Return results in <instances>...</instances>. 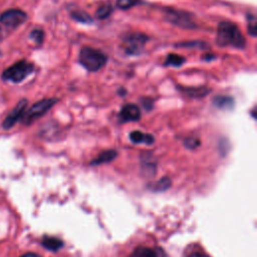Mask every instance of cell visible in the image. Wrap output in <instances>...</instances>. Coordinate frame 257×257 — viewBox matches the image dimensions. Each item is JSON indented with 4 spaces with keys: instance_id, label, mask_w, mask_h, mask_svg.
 <instances>
[{
    "instance_id": "obj_1",
    "label": "cell",
    "mask_w": 257,
    "mask_h": 257,
    "mask_svg": "<svg viewBox=\"0 0 257 257\" xmlns=\"http://www.w3.org/2000/svg\"><path fill=\"white\" fill-rule=\"evenodd\" d=\"M216 43L220 47L244 49L246 46V39L237 24L231 21H222L217 27Z\"/></svg>"
},
{
    "instance_id": "obj_2",
    "label": "cell",
    "mask_w": 257,
    "mask_h": 257,
    "mask_svg": "<svg viewBox=\"0 0 257 257\" xmlns=\"http://www.w3.org/2000/svg\"><path fill=\"white\" fill-rule=\"evenodd\" d=\"M78 62L85 70L96 72L106 64L107 56L99 49L84 46L79 50Z\"/></svg>"
},
{
    "instance_id": "obj_3",
    "label": "cell",
    "mask_w": 257,
    "mask_h": 257,
    "mask_svg": "<svg viewBox=\"0 0 257 257\" xmlns=\"http://www.w3.org/2000/svg\"><path fill=\"white\" fill-rule=\"evenodd\" d=\"M149 37L141 32L126 33L121 38V46L126 55L136 56L144 52Z\"/></svg>"
},
{
    "instance_id": "obj_4",
    "label": "cell",
    "mask_w": 257,
    "mask_h": 257,
    "mask_svg": "<svg viewBox=\"0 0 257 257\" xmlns=\"http://www.w3.org/2000/svg\"><path fill=\"white\" fill-rule=\"evenodd\" d=\"M164 17L168 22L180 28H183V29L197 28V23L194 20V15L188 11L167 7L166 9H164Z\"/></svg>"
},
{
    "instance_id": "obj_5",
    "label": "cell",
    "mask_w": 257,
    "mask_h": 257,
    "mask_svg": "<svg viewBox=\"0 0 257 257\" xmlns=\"http://www.w3.org/2000/svg\"><path fill=\"white\" fill-rule=\"evenodd\" d=\"M34 70V65L26 60H20L5 69L2 73V78L5 81L19 83L29 76Z\"/></svg>"
},
{
    "instance_id": "obj_6",
    "label": "cell",
    "mask_w": 257,
    "mask_h": 257,
    "mask_svg": "<svg viewBox=\"0 0 257 257\" xmlns=\"http://www.w3.org/2000/svg\"><path fill=\"white\" fill-rule=\"evenodd\" d=\"M57 101H58L57 98L51 97V98H44L35 102L30 108H28V110H25L21 118L22 122L26 125H29L30 123H32L33 121H35L36 119L44 115L48 110H50L52 106L56 104Z\"/></svg>"
},
{
    "instance_id": "obj_7",
    "label": "cell",
    "mask_w": 257,
    "mask_h": 257,
    "mask_svg": "<svg viewBox=\"0 0 257 257\" xmlns=\"http://www.w3.org/2000/svg\"><path fill=\"white\" fill-rule=\"evenodd\" d=\"M27 20V14L20 9H8L0 15V22L7 27L16 28Z\"/></svg>"
},
{
    "instance_id": "obj_8",
    "label": "cell",
    "mask_w": 257,
    "mask_h": 257,
    "mask_svg": "<svg viewBox=\"0 0 257 257\" xmlns=\"http://www.w3.org/2000/svg\"><path fill=\"white\" fill-rule=\"evenodd\" d=\"M28 104V100L26 98H22L21 100L18 101V103L16 104V106L7 114V116L5 117V119L2 122V126L5 130H9L11 128L19 119L22 118L26 106Z\"/></svg>"
},
{
    "instance_id": "obj_9",
    "label": "cell",
    "mask_w": 257,
    "mask_h": 257,
    "mask_svg": "<svg viewBox=\"0 0 257 257\" xmlns=\"http://www.w3.org/2000/svg\"><path fill=\"white\" fill-rule=\"evenodd\" d=\"M141 115V109L137 104L126 103L120 108L118 112V119L121 123L128 121H138L140 120Z\"/></svg>"
},
{
    "instance_id": "obj_10",
    "label": "cell",
    "mask_w": 257,
    "mask_h": 257,
    "mask_svg": "<svg viewBox=\"0 0 257 257\" xmlns=\"http://www.w3.org/2000/svg\"><path fill=\"white\" fill-rule=\"evenodd\" d=\"M130 257H167L164 249L160 247L150 248L146 246L137 247Z\"/></svg>"
},
{
    "instance_id": "obj_11",
    "label": "cell",
    "mask_w": 257,
    "mask_h": 257,
    "mask_svg": "<svg viewBox=\"0 0 257 257\" xmlns=\"http://www.w3.org/2000/svg\"><path fill=\"white\" fill-rule=\"evenodd\" d=\"M215 107L221 110H232L235 105V100L230 95H216L212 99Z\"/></svg>"
},
{
    "instance_id": "obj_12",
    "label": "cell",
    "mask_w": 257,
    "mask_h": 257,
    "mask_svg": "<svg viewBox=\"0 0 257 257\" xmlns=\"http://www.w3.org/2000/svg\"><path fill=\"white\" fill-rule=\"evenodd\" d=\"M118 153L117 151L110 149V150H105L103 152H101L96 158H94L92 161H90L89 165L90 166H99L102 164H108L110 162H112L113 160L116 159Z\"/></svg>"
},
{
    "instance_id": "obj_13",
    "label": "cell",
    "mask_w": 257,
    "mask_h": 257,
    "mask_svg": "<svg viewBox=\"0 0 257 257\" xmlns=\"http://www.w3.org/2000/svg\"><path fill=\"white\" fill-rule=\"evenodd\" d=\"M178 89L184 93L185 95L192 97V98H201L205 97L209 92L210 89L205 86H198V87H187V86H181L178 85Z\"/></svg>"
},
{
    "instance_id": "obj_14",
    "label": "cell",
    "mask_w": 257,
    "mask_h": 257,
    "mask_svg": "<svg viewBox=\"0 0 257 257\" xmlns=\"http://www.w3.org/2000/svg\"><path fill=\"white\" fill-rule=\"evenodd\" d=\"M41 245L51 252H57L64 246V242L57 237L45 235L41 240Z\"/></svg>"
},
{
    "instance_id": "obj_15",
    "label": "cell",
    "mask_w": 257,
    "mask_h": 257,
    "mask_svg": "<svg viewBox=\"0 0 257 257\" xmlns=\"http://www.w3.org/2000/svg\"><path fill=\"white\" fill-rule=\"evenodd\" d=\"M130 140L134 144H145L151 146L155 142L154 136L151 134H144L141 131H133L130 134Z\"/></svg>"
},
{
    "instance_id": "obj_16",
    "label": "cell",
    "mask_w": 257,
    "mask_h": 257,
    "mask_svg": "<svg viewBox=\"0 0 257 257\" xmlns=\"http://www.w3.org/2000/svg\"><path fill=\"white\" fill-rule=\"evenodd\" d=\"M70 16L73 20H75L76 22L79 23H83V24H91L93 22V18L84 10H72L70 13Z\"/></svg>"
},
{
    "instance_id": "obj_17",
    "label": "cell",
    "mask_w": 257,
    "mask_h": 257,
    "mask_svg": "<svg viewBox=\"0 0 257 257\" xmlns=\"http://www.w3.org/2000/svg\"><path fill=\"white\" fill-rule=\"evenodd\" d=\"M186 62V58L176 54V53H170L167 55L166 60L164 62L165 66H174V67H179L182 66Z\"/></svg>"
},
{
    "instance_id": "obj_18",
    "label": "cell",
    "mask_w": 257,
    "mask_h": 257,
    "mask_svg": "<svg viewBox=\"0 0 257 257\" xmlns=\"http://www.w3.org/2000/svg\"><path fill=\"white\" fill-rule=\"evenodd\" d=\"M112 11H113V7H112L111 3L110 2H105L97 8V10L95 11V17L99 20L106 19L107 17L110 16Z\"/></svg>"
},
{
    "instance_id": "obj_19",
    "label": "cell",
    "mask_w": 257,
    "mask_h": 257,
    "mask_svg": "<svg viewBox=\"0 0 257 257\" xmlns=\"http://www.w3.org/2000/svg\"><path fill=\"white\" fill-rule=\"evenodd\" d=\"M172 186V181L168 177H163L155 184L152 185V190L154 192H165Z\"/></svg>"
},
{
    "instance_id": "obj_20",
    "label": "cell",
    "mask_w": 257,
    "mask_h": 257,
    "mask_svg": "<svg viewBox=\"0 0 257 257\" xmlns=\"http://www.w3.org/2000/svg\"><path fill=\"white\" fill-rule=\"evenodd\" d=\"M157 171V165L153 161H147L144 160L142 162V173L145 175V177H154L156 175Z\"/></svg>"
},
{
    "instance_id": "obj_21",
    "label": "cell",
    "mask_w": 257,
    "mask_h": 257,
    "mask_svg": "<svg viewBox=\"0 0 257 257\" xmlns=\"http://www.w3.org/2000/svg\"><path fill=\"white\" fill-rule=\"evenodd\" d=\"M247 20H248V25H247L248 33L252 37H256V34H257V19H256V15L254 13H249L247 15Z\"/></svg>"
},
{
    "instance_id": "obj_22",
    "label": "cell",
    "mask_w": 257,
    "mask_h": 257,
    "mask_svg": "<svg viewBox=\"0 0 257 257\" xmlns=\"http://www.w3.org/2000/svg\"><path fill=\"white\" fill-rule=\"evenodd\" d=\"M30 39L33 40L37 45H40L42 44L43 40H44V31L42 29H39V28H36V29H33L31 32H30V35H29Z\"/></svg>"
},
{
    "instance_id": "obj_23",
    "label": "cell",
    "mask_w": 257,
    "mask_h": 257,
    "mask_svg": "<svg viewBox=\"0 0 257 257\" xmlns=\"http://www.w3.org/2000/svg\"><path fill=\"white\" fill-rule=\"evenodd\" d=\"M141 0H117L116 1V7L121 10H127L137 4H139Z\"/></svg>"
},
{
    "instance_id": "obj_24",
    "label": "cell",
    "mask_w": 257,
    "mask_h": 257,
    "mask_svg": "<svg viewBox=\"0 0 257 257\" xmlns=\"http://www.w3.org/2000/svg\"><path fill=\"white\" fill-rule=\"evenodd\" d=\"M201 145V141L197 137H189L184 140V146L190 150L197 149Z\"/></svg>"
},
{
    "instance_id": "obj_25",
    "label": "cell",
    "mask_w": 257,
    "mask_h": 257,
    "mask_svg": "<svg viewBox=\"0 0 257 257\" xmlns=\"http://www.w3.org/2000/svg\"><path fill=\"white\" fill-rule=\"evenodd\" d=\"M177 46H182V47H187V48H192V47L198 46V48L202 49L205 46H207V44L205 42H202V41H190V42L179 43V44H177Z\"/></svg>"
},
{
    "instance_id": "obj_26",
    "label": "cell",
    "mask_w": 257,
    "mask_h": 257,
    "mask_svg": "<svg viewBox=\"0 0 257 257\" xmlns=\"http://www.w3.org/2000/svg\"><path fill=\"white\" fill-rule=\"evenodd\" d=\"M141 103L143 105V107L146 109V110H151L153 109L154 107V100L150 97H143L141 98Z\"/></svg>"
},
{
    "instance_id": "obj_27",
    "label": "cell",
    "mask_w": 257,
    "mask_h": 257,
    "mask_svg": "<svg viewBox=\"0 0 257 257\" xmlns=\"http://www.w3.org/2000/svg\"><path fill=\"white\" fill-rule=\"evenodd\" d=\"M188 257H209L208 255L204 254V253H200V252H195V253H192L190 254Z\"/></svg>"
},
{
    "instance_id": "obj_28",
    "label": "cell",
    "mask_w": 257,
    "mask_h": 257,
    "mask_svg": "<svg viewBox=\"0 0 257 257\" xmlns=\"http://www.w3.org/2000/svg\"><path fill=\"white\" fill-rule=\"evenodd\" d=\"M20 257H41V256L38 255V254H36V253H31V252H29V253L23 254V255L20 256Z\"/></svg>"
},
{
    "instance_id": "obj_29",
    "label": "cell",
    "mask_w": 257,
    "mask_h": 257,
    "mask_svg": "<svg viewBox=\"0 0 257 257\" xmlns=\"http://www.w3.org/2000/svg\"><path fill=\"white\" fill-rule=\"evenodd\" d=\"M117 93H118L120 96H123V95H125V94H126V90H125L123 87H121V88H119V89H118Z\"/></svg>"
},
{
    "instance_id": "obj_30",
    "label": "cell",
    "mask_w": 257,
    "mask_h": 257,
    "mask_svg": "<svg viewBox=\"0 0 257 257\" xmlns=\"http://www.w3.org/2000/svg\"><path fill=\"white\" fill-rule=\"evenodd\" d=\"M2 38V29H1V27H0V39Z\"/></svg>"
}]
</instances>
